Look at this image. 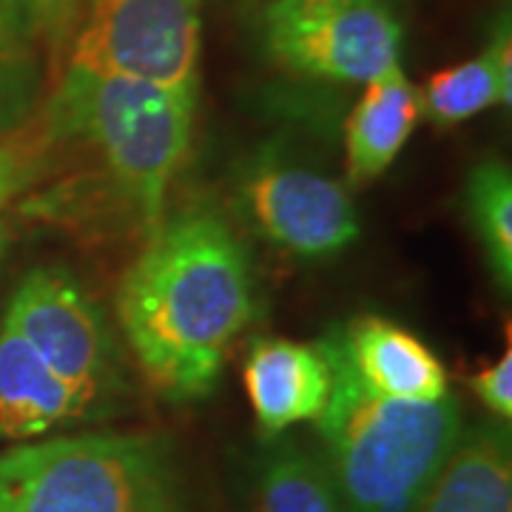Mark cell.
Masks as SVG:
<instances>
[{"mask_svg":"<svg viewBox=\"0 0 512 512\" xmlns=\"http://www.w3.org/2000/svg\"><path fill=\"white\" fill-rule=\"evenodd\" d=\"M194 109L191 94L66 66L49 117L57 134L83 140L103 160L114 188L151 234L191 148Z\"/></svg>","mask_w":512,"mask_h":512,"instance_id":"3957f363","label":"cell"},{"mask_svg":"<svg viewBox=\"0 0 512 512\" xmlns=\"http://www.w3.org/2000/svg\"><path fill=\"white\" fill-rule=\"evenodd\" d=\"M328 3H339V0H268L265 15H293V12H308V9H319Z\"/></svg>","mask_w":512,"mask_h":512,"instance_id":"ffe728a7","label":"cell"},{"mask_svg":"<svg viewBox=\"0 0 512 512\" xmlns=\"http://www.w3.org/2000/svg\"><path fill=\"white\" fill-rule=\"evenodd\" d=\"M259 433L276 439L299 421H316L330 399V365L319 345L259 339L242 370Z\"/></svg>","mask_w":512,"mask_h":512,"instance_id":"9c48e42d","label":"cell"},{"mask_svg":"<svg viewBox=\"0 0 512 512\" xmlns=\"http://www.w3.org/2000/svg\"><path fill=\"white\" fill-rule=\"evenodd\" d=\"M421 120L419 89L407 80L402 63L365 83L345 126V165L350 183L382 177L407 146Z\"/></svg>","mask_w":512,"mask_h":512,"instance_id":"4fadbf2b","label":"cell"},{"mask_svg":"<svg viewBox=\"0 0 512 512\" xmlns=\"http://www.w3.org/2000/svg\"><path fill=\"white\" fill-rule=\"evenodd\" d=\"M336 330L350 370L370 393L396 402H439L450 393L439 356L402 325L359 316Z\"/></svg>","mask_w":512,"mask_h":512,"instance_id":"8fae6325","label":"cell"},{"mask_svg":"<svg viewBox=\"0 0 512 512\" xmlns=\"http://www.w3.org/2000/svg\"><path fill=\"white\" fill-rule=\"evenodd\" d=\"M265 52L313 80L370 83L399 66L402 23L387 0H339L293 15H262Z\"/></svg>","mask_w":512,"mask_h":512,"instance_id":"8992f818","label":"cell"},{"mask_svg":"<svg viewBox=\"0 0 512 512\" xmlns=\"http://www.w3.org/2000/svg\"><path fill=\"white\" fill-rule=\"evenodd\" d=\"M248 512H348V507L322 456L276 436L251 464Z\"/></svg>","mask_w":512,"mask_h":512,"instance_id":"9a60e30c","label":"cell"},{"mask_svg":"<svg viewBox=\"0 0 512 512\" xmlns=\"http://www.w3.org/2000/svg\"><path fill=\"white\" fill-rule=\"evenodd\" d=\"M239 208L268 242L302 259L342 254L362 231L345 185L274 157L245 171Z\"/></svg>","mask_w":512,"mask_h":512,"instance_id":"ba28073f","label":"cell"},{"mask_svg":"<svg viewBox=\"0 0 512 512\" xmlns=\"http://www.w3.org/2000/svg\"><path fill=\"white\" fill-rule=\"evenodd\" d=\"M251 316L248 256L214 211L160 222L117 293L128 345L151 387L171 402H197L214 390Z\"/></svg>","mask_w":512,"mask_h":512,"instance_id":"6da1fadb","label":"cell"},{"mask_svg":"<svg viewBox=\"0 0 512 512\" xmlns=\"http://www.w3.org/2000/svg\"><path fill=\"white\" fill-rule=\"evenodd\" d=\"M510 43V15H501L481 55L427 77L419 92L421 114H430L439 126H456L493 106H510Z\"/></svg>","mask_w":512,"mask_h":512,"instance_id":"5bb4252c","label":"cell"},{"mask_svg":"<svg viewBox=\"0 0 512 512\" xmlns=\"http://www.w3.org/2000/svg\"><path fill=\"white\" fill-rule=\"evenodd\" d=\"M26 6H29V0H26Z\"/></svg>","mask_w":512,"mask_h":512,"instance_id":"7402d4cb","label":"cell"},{"mask_svg":"<svg viewBox=\"0 0 512 512\" xmlns=\"http://www.w3.org/2000/svg\"><path fill=\"white\" fill-rule=\"evenodd\" d=\"M94 407L63 382L18 330L0 325V441H35L86 419Z\"/></svg>","mask_w":512,"mask_h":512,"instance_id":"30bf717a","label":"cell"},{"mask_svg":"<svg viewBox=\"0 0 512 512\" xmlns=\"http://www.w3.org/2000/svg\"><path fill=\"white\" fill-rule=\"evenodd\" d=\"M0 512H188V498L163 436L77 433L0 453Z\"/></svg>","mask_w":512,"mask_h":512,"instance_id":"277c9868","label":"cell"},{"mask_svg":"<svg viewBox=\"0 0 512 512\" xmlns=\"http://www.w3.org/2000/svg\"><path fill=\"white\" fill-rule=\"evenodd\" d=\"M416 512H512L510 424L493 419L461 427Z\"/></svg>","mask_w":512,"mask_h":512,"instance_id":"7c38bea8","label":"cell"},{"mask_svg":"<svg viewBox=\"0 0 512 512\" xmlns=\"http://www.w3.org/2000/svg\"><path fill=\"white\" fill-rule=\"evenodd\" d=\"M330 365V399L316 419L322 461L348 512H416L464 427L456 396L396 402L350 370L339 330L316 342Z\"/></svg>","mask_w":512,"mask_h":512,"instance_id":"7a4b0ae2","label":"cell"},{"mask_svg":"<svg viewBox=\"0 0 512 512\" xmlns=\"http://www.w3.org/2000/svg\"><path fill=\"white\" fill-rule=\"evenodd\" d=\"M202 0H89L69 66L200 92Z\"/></svg>","mask_w":512,"mask_h":512,"instance_id":"5b68a950","label":"cell"},{"mask_svg":"<svg viewBox=\"0 0 512 512\" xmlns=\"http://www.w3.org/2000/svg\"><path fill=\"white\" fill-rule=\"evenodd\" d=\"M467 220L487 254L495 285L512 288V174L498 160L478 163L464 188Z\"/></svg>","mask_w":512,"mask_h":512,"instance_id":"2e32d148","label":"cell"},{"mask_svg":"<svg viewBox=\"0 0 512 512\" xmlns=\"http://www.w3.org/2000/svg\"><path fill=\"white\" fill-rule=\"evenodd\" d=\"M77 3L80 0H29L37 32H49L52 37L63 35L77 12Z\"/></svg>","mask_w":512,"mask_h":512,"instance_id":"d6986e66","label":"cell"},{"mask_svg":"<svg viewBox=\"0 0 512 512\" xmlns=\"http://www.w3.org/2000/svg\"><path fill=\"white\" fill-rule=\"evenodd\" d=\"M37 32L26 0H0V80L6 74L23 72L26 40Z\"/></svg>","mask_w":512,"mask_h":512,"instance_id":"e0dca14e","label":"cell"},{"mask_svg":"<svg viewBox=\"0 0 512 512\" xmlns=\"http://www.w3.org/2000/svg\"><path fill=\"white\" fill-rule=\"evenodd\" d=\"M470 387L476 393L481 404L493 413V419L507 421L512 419V350L507 348L493 365L478 370L470 379Z\"/></svg>","mask_w":512,"mask_h":512,"instance_id":"ac0fdd59","label":"cell"},{"mask_svg":"<svg viewBox=\"0 0 512 512\" xmlns=\"http://www.w3.org/2000/svg\"><path fill=\"white\" fill-rule=\"evenodd\" d=\"M3 322L94 407L103 402L114 376L109 325L72 274L37 268L23 276Z\"/></svg>","mask_w":512,"mask_h":512,"instance_id":"52a82bcc","label":"cell"},{"mask_svg":"<svg viewBox=\"0 0 512 512\" xmlns=\"http://www.w3.org/2000/svg\"><path fill=\"white\" fill-rule=\"evenodd\" d=\"M12 183H15V168H12L9 154L0 148V208H3V202H6L9 191H12Z\"/></svg>","mask_w":512,"mask_h":512,"instance_id":"44dd1931","label":"cell"}]
</instances>
